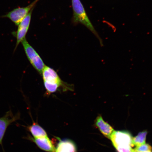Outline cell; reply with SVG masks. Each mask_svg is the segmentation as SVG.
Returning <instances> with one entry per match:
<instances>
[{
	"mask_svg": "<svg viewBox=\"0 0 152 152\" xmlns=\"http://www.w3.org/2000/svg\"><path fill=\"white\" fill-rule=\"evenodd\" d=\"M41 75L46 90L45 96H49L60 91L63 92L73 91V85L63 81L56 72L49 66H45Z\"/></svg>",
	"mask_w": 152,
	"mask_h": 152,
	"instance_id": "cell-1",
	"label": "cell"
},
{
	"mask_svg": "<svg viewBox=\"0 0 152 152\" xmlns=\"http://www.w3.org/2000/svg\"><path fill=\"white\" fill-rule=\"evenodd\" d=\"M72 1L73 11L74 22L76 23H79L84 25L98 38L101 45L102 46L103 44L102 39L91 23L80 0H72Z\"/></svg>",
	"mask_w": 152,
	"mask_h": 152,
	"instance_id": "cell-2",
	"label": "cell"
},
{
	"mask_svg": "<svg viewBox=\"0 0 152 152\" xmlns=\"http://www.w3.org/2000/svg\"><path fill=\"white\" fill-rule=\"evenodd\" d=\"M21 43L28 61L33 67L41 75L45 66L42 58L28 42L26 38Z\"/></svg>",
	"mask_w": 152,
	"mask_h": 152,
	"instance_id": "cell-3",
	"label": "cell"
},
{
	"mask_svg": "<svg viewBox=\"0 0 152 152\" xmlns=\"http://www.w3.org/2000/svg\"><path fill=\"white\" fill-rule=\"evenodd\" d=\"M39 1L35 0L27 7H19L15 9L7 14L3 15L1 18H8L16 26H18L22 20L33 9L34 7Z\"/></svg>",
	"mask_w": 152,
	"mask_h": 152,
	"instance_id": "cell-4",
	"label": "cell"
},
{
	"mask_svg": "<svg viewBox=\"0 0 152 152\" xmlns=\"http://www.w3.org/2000/svg\"><path fill=\"white\" fill-rule=\"evenodd\" d=\"M132 136L130 132L127 131H114L110 140L114 147H132Z\"/></svg>",
	"mask_w": 152,
	"mask_h": 152,
	"instance_id": "cell-5",
	"label": "cell"
},
{
	"mask_svg": "<svg viewBox=\"0 0 152 152\" xmlns=\"http://www.w3.org/2000/svg\"><path fill=\"white\" fill-rule=\"evenodd\" d=\"M28 13V14L18 26V29L15 32L14 35L16 38V43L15 48V51L18 48V45L23 40L26 39V35L29 29L30 22H31L32 11Z\"/></svg>",
	"mask_w": 152,
	"mask_h": 152,
	"instance_id": "cell-6",
	"label": "cell"
},
{
	"mask_svg": "<svg viewBox=\"0 0 152 152\" xmlns=\"http://www.w3.org/2000/svg\"><path fill=\"white\" fill-rule=\"evenodd\" d=\"M20 114L14 115L11 110L7 112L3 117L0 118V144H2L6 131L11 123L20 118Z\"/></svg>",
	"mask_w": 152,
	"mask_h": 152,
	"instance_id": "cell-7",
	"label": "cell"
},
{
	"mask_svg": "<svg viewBox=\"0 0 152 152\" xmlns=\"http://www.w3.org/2000/svg\"><path fill=\"white\" fill-rule=\"evenodd\" d=\"M94 125L104 137L110 139L115 130L113 127L104 120L102 115H99L97 117L94 121Z\"/></svg>",
	"mask_w": 152,
	"mask_h": 152,
	"instance_id": "cell-8",
	"label": "cell"
},
{
	"mask_svg": "<svg viewBox=\"0 0 152 152\" xmlns=\"http://www.w3.org/2000/svg\"><path fill=\"white\" fill-rule=\"evenodd\" d=\"M28 138L43 151L48 152H55L56 151L54 144L48 136L38 138Z\"/></svg>",
	"mask_w": 152,
	"mask_h": 152,
	"instance_id": "cell-9",
	"label": "cell"
},
{
	"mask_svg": "<svg viewBox=\"0 0 152 152\" xmlns=\"http://www.w3.org/2000/svg\"><path fill=\"white\" fill-rule=\"evenodd\" d=\"M55 152H77L75 144L71 140H60Z\"/></svg>",
	"mask_w": 152,
	"mask_h": 152,
	"instance_id": "cell-10",
	"label": "cell"
},
{
	"mask_svg": "<svg viewBox=\"0 0 152 152\" xmlns=\"http://www.w3.org/2000/svg\"><path fill=\"white\" fill-rule=\"evenodd\" d=\"M28 129L34 138L47 136L45 131L37 123H34L31 126L28 127Z\"/></svg>",
	"mask_w": 152,
	"mask_h": 152,
	"instance_id": "cell-11",
	"label": "cell"
},
{
	"mask_svg": "<svg viewBox=\"0 0 152 152\" xmlns=\"http://www.w3.org/2000/svg\"><path fill=\"white\" fill-rule=\"evenodd\" d=\"M147 134V130L143 131L139 133L137 136L133 137L132 140V147L134 146L138 147L145 144Z\"/></svg>",
	"mask_w": 152,
	"mask_h": 152,
	"instance_id": "cell-12",
	"label": "cell"
},
{
	"mask_svg": "<svg viewBox=\"0 0 152 152\" xmlns=\"http://www.w3.org/2000/svg\"><path fill=\"white\" fill-rule=\"evenodd\" d=\"M136 152H145L152 151V147L149 144H144L142 145L137 147L134 149Z\"/></svg>",
	"mask_w": 152,
	"mask_h": 152,
	"instance_id": "cell-13",
	"label": "cell"
},
{
	"mask_svg": "<svg viewBox=\"0 0 152 152\" xmlns=\"http://www.w3.org/2000/svg\"><path fill=\"white\" fill-rule=\"evenodd\" d=\"M132 152H136L135 151H134V149H132Z\"/></svg>",
	"mask_w": 152,
	"mask_h": 152,
	"instance_id": "cell-14",
	"label": "cell"
},
{
	"mask_svg": "<svg viewBox=\"0 0 152 152\" xmlns=\"http://www.w3.org/2000/svg\"><path fill=\"white\" fill-rule=\"evenodd\" d=\"M145 152H152V151H145Z\"/></svg>",
	"mask_w": 152,
	"mask_h": 152,
	"instance_id": "cell-15",
	"label": "cell"
}]
</instances>
